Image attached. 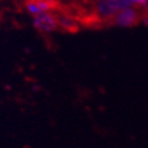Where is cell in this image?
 I'll use <instances>...</instances> for the list:
<instances>
[{"instance_id":"cell-1","label":"cell","mask_w":148,"mask_h":148,"mask_svg":"<svg viewBox=\"0 0 148 148\" xmlns=\"http://www.w3.org/2000/svg\"><path fill=\"white\" fill-rule=\"evenodd\" d=\"M127 0H96L95 1V13L98 18L108 20L120 12L122 8L128 7Z\"/></svg>"},{"instance_id":"cell-2","label":"cell","mask_w":148,"mask_h":148,"mask_svg":"<svg viewBox=\"0 0 148 148\" xmlns=\"http://www.w3.org/2000/svg\"><path fill=\"white\" fill-rule=\"evenodd\" d=\"M113 23L117 27H133L140 20V13L136 7L128 6L122 8L113 17Z\"/></svg>"},{"instance_id":"cell-3","label":"cell","mask_w":148,"mask_h":148,"mask_svg":"<svg viewBox=\"0 0 148 148\" xmlns=\"http://www.w3.org/2000/svg\"><path fill=\"white\" fill-rule=\"evenodd\" d=\"M32 25L42 33H51L58 27V18L52 12H42L32 18Z\"/></svg>"},{"instance_id":"cell-4","label":"cell","mask_w":148,"mask_h":148,"mask_svg":"<svg viewBox=\"0 0 148 148\" xmlns=\"http://www.w3.org/2000/svg\"><path fill=\"white\" fill-rule=\"evenodd\" d=\"M58 26L66 31H71L76 27V20L70 16H60L58 18Z\"/></svg>"},{"instance_id":"cell-5","label":"cell","mask_w":148,"mask_h":148,"mask_svg":"<svg viewBox=\"0 0 148 148\" xmlns=\"http://www.w3.org/2000/svg\"><path fill=\"white\" fill-rule=\"evenodd\" d=\"M129 6L139 8H146L148 10V0H127Z\"/></svg>"}]
</instances>
